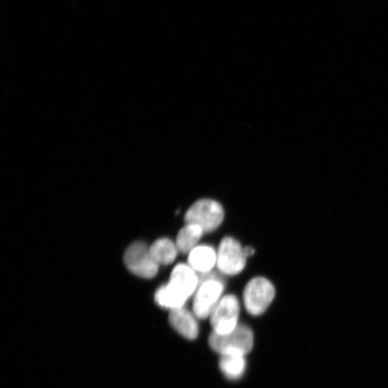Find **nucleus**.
I'll return each mask as SVG.
<instances>
[{"label":"nucleus","mask_w":388,"mask_h":388,"mask_svg":"<svg viewBox=\"0 0 388 388\" xmlns=\"http://www.w3.org/2000/svg\"><path fill=\"white\" fill-rule=\"evenodd\" d=\"M199 279L200 284L193 297V313L198 319H205L210 318L222 298L224 283L212 272L199 274Z\"/></svg>","instance_id":"nucleus-3"},{"label":"nucleus","mask_w":388,"mask_h":388,"mask_svg":"<svg viewBox=\"0 0 388 388\" xmlns=\"http://www.w3.org/2000/svg\"><path fill=\"white\" fill-rule=\"evenodd\" d=\"M205 234L201 227L194 224H186L178 233L176 245L180 253L189 254L198 246V242Z\"/></svg>","instance_id":"nucleus-11"},{"label":"nucleus","mask_w":388,"mask_h":388,"mask_svg":"<svg viewBox=\"0 0 388 388\" xmlns=\"http://www.w3.org/2000/svg\"><path fill=\"white\" fill-rule=\"evenodd\" d=\"M224 212L222 205L212 200H200L194 203L185 215L186 224H194L205 233L216 230L222 223Z\"/></svg>","instance_id":"nucleus-5"},{"label":"nucleus","mask_w":388,"mask_h":388,"mask_svg":"<svg viewBox=\"0 0 388 388\" xmlns=\"http://www.w3.org/2000/svg\"><path fill=\"white\" fill-rule=\"evenodd\" d=\"M240 306L237 298L232 295L223 296L210 316L214 333L225 334L237 327Z\"/></svg>","instance_id":"nucleus-8"},{"label":"nucleus","mask_w":388,"mask_h":388,"mask_svg":"<svg viewBox=\"0 0 388 388\" xmlns=\"http://www.w3.org/2000/svg\"><path fill=\"white\" fill-rule=\"evenodd\" d=\"M217 253L210 246H198L188 257V265L199 274L212 272L217 266Z\"/></svg>","instance_id":"nucleus-10"},{"label":"nucleus","mask_w":388,"mask_h":388,"mask_svg":"<svg viewBox=\"0 0 388 388\" xmlns=\"http://www.w3.org/2000/svg\"><path fill=\"white\" fill-rule=\"evenodd\" d=\"M169 323L183 337L190 339L198 338L200 332L198 317L184 307L170 311Z\"/></svg>","instance_id":"nucleus-9"},{"label":"nucleus","mask_w":388,"mask_h":388,"mask_svg":"<svg viewBox=\"0 0 388 388\" xmlns=\"http://www.w3.org/2000/svg\"><path fill=\"white\" fill-rule=\"evenodd\" d=\"M247 256L239 242L232 237H224L217 251V266L227 275H236L244 270Z\"/></svg>","instance_id":"nucleus-7"},{"label":"nucleus","mask_w":388,"mask_h":388,"mask_svg":"<svg viewBox=\"0 0 388 388\" xmlns=\"http://www.w3.org/2000/svg\"><path fill=\"white\" fill-rule=\"evenodd\" d=\"M124 262L132 273L142 278H153L159 272V265L153 258L150 247L143 242H135L127 249Z\"/></svg>","instance_id":"nucleus-6"},{"label":"nucleus","mask_w":388,"mask_h":388,"mask_svg":"<svg viewBox=\"0 0 388 388\" xmlns=\"http://www.w3.org/2000/svg\"><path fill=\"white\" fill-rule=\"evenodd\" d=\"M275 290L272 283L266 278L256 277L246 285L244 301L247 312L253 316L263 314L274 299Z\"/></svg>","instance_id":"nucleus-4"},{"label":"nucleus","mask_w":388,"mask_h":388,"mask_svg":"<svg viewBox=\"0 0 388 388\" xmlns=\"http://www.w3.org/2000/svg\"><path fill=\"white\" fill-rule=\"evenodd\" d=\"M219 368L224 375L231 380H236L244 376L246 370V356L222 355Z\"/></svg>","instance_id":"nucleus-13"},{"label":"nucleus","mask_w":388,"mask_h":388,"mask_svg":"<svg viewBox=\"0 0 388 388\" xmlns=\"http://www.w3.org/2000/svg\"><path fill=\"white\" fill-rule=\"evenodd\" d=\"M245 254L248 257H251L255 254V249L252 247H246L244 249Z\"/></svg>","instance_id":"nucleus-14"},{"label":"nucleus","mask_w":388,"mask_h":388,"mask_svg":"<svg viewBox=\"0 0 388 388\" xmlns=\"http://www.w3.org/2000/svg\"><path fill=\"white\" fill-rule=\"evenodd\" d=\"M199 284V274L188 264L179 263L173 269L169 281L157 290L155 301L170 311L184 307Z\"/></svg>","instance_id":"nucleus-1"},{"label":"nucleus","mask_w":388,"mask_h":388,"mask_svg":"<svg viewBox=\"0 0 388 388\" xmlns=\"http://www.w3.org/2000/svg\"><path fill=\"white\" fill-rule=\"evenodd\" d=\"M210 348L222 355L246 356L253 348L254 335L252 329L244 324L225 334L212 332L209 338Z\"/></svg>","instance_id":"nucleus-2"},{"label":"nucleus","mask_w":388,"mask_h":388,"mask_svg":"<svg viewBox=\"0 0 388 388\" xmlns=\"http://www.w3.org/2000/svg\"><path fill=\"white\" fill-rule=\"evenodd\" d=\"M150 252L159 266H167L174 262L179 251L176 242L169 238H161L154 242Z\"/></svg>","instance_id":"nucleus-12"}]
</instances>
